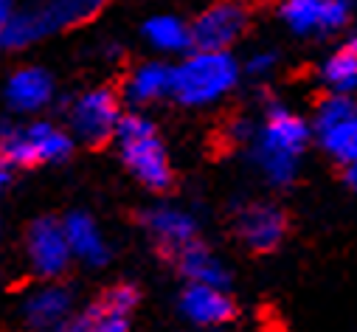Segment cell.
<instances>
[{"instance_id": "obj_9", "label": "cell", "mask_w": 357, "mask_h": 332, "mask_svg": "<svg viewBox=\"0 0 357 332\" xmlns=\"http://www.w3.org/2000/svg\"><path fill=\"white\" fill-rule=\"evenodd\" d=\"M29 259L31 268L43 276V279H56L68 271L73 254L65 236V225L56 222L54 217H43L37 222H31L29 228Z\"/></svg>"}, {"instance_id": "obj_20", "label": "cell", "mask_w": 357, "mask_h": 332, "mask_svg": "<svg viewBox=\"0 0 357 332\" xmlns=\"http://www.w3.org/2000/svg\"><path fill=\"white\" fill-rule=\"evenodd\" d=\"M324 0H284L282 17L296 34H312L321 26Z\"/></svg>"}, {"instance_id": "obj_21", "label": "cell", "mask_w": 357, "mask_h": 332, "mask_svg": "<svg viewBox=\"0 0 357 332\" xmlns=\"http://www.w3.org/2000/svg\"><path fill=\"white\" fill-rule=\"evenodd\" d=\"M349 0H324V12H321V26L318 31H340L349 23Z\"/></svg>"}, {"instance_id": "obj_1", "label": "cell", "mask_w": 357, "mask_h": 332, "mask_svg": "<svg viewBox=\"0 0 357 332\" xmlns=\"http://www.w3.org/2000/svg\"><path fill=\"white\" fill-rule=\"evenodd\" d=\"M307 141H310V130L304 119H298L284 107H273L253 138V160L259 163L261 175L271 183L287 186L296 178Z\"/></svg>"}, {"instance_id": "obj_7", "label": "cell", "mask_w": 357, "mask_h": 332, "mask_svg": "<svg viewBox=\"0 0 357 332\" xmlns=\"http://www.w3.org/2000/svg\"><path fill=\"white\" fill-rule=\"evenodd\" d=\"M68 121H70V133L84 144L107 141L110 135H116L119 121H121V110H119L116 93L107 91V88H96V91L82 93L70 105Z\"/></svg>"}, {"instance_id": "obj_11", "label": "cell", "mask_w": 357, "mask_h": 332, "mask_svg": "<svg viewBox=\"0 0 357 332\" xmlns=\"http://www.w3.org/2000/svg\"><path fill=\"white\" fill-rule=\"evenodd\" d=\"M144 228L152 234V239L160 245L163 254H172L177 257L183 251L186 245L195 242L197 236V225L195 220L181 211V209H169V206H158V209H149L144 217H141Z\"/></svg>"}, {"instance_id": "obj_12", "label": "cell", "mask_w": 357, "mask_h": 332, "mask_svg": "<svg viewBox=\"0 0 357 332\" xmlns=\"http://www.w3.org/2000/svg\"><path fill=\"white\" fill-rule=\"evenodd\" d=\"M73 307V296L70 290L59 287V285H48L34 290L26 301H23V321L26 326H31L34 332H45V329H56L68 321Z\"/></svg>"}, {"instance_id": "obj_2", "label": "cell", "mask_w": 357, "mask_h": 332, "mask_svg": "<svg viewBox=\"0 0 357 332\" xmlns=\"http://www.w3.org/2000/svg\"><path fill=\"white\" fill-rule=\"evenodd\" d=\"M239 79V62L228 51H195L172 68V96L189 105L206 107L228 96Z\"/></svg>"}, {"instance_id": "obj_6", "label": "cell", "mask_w": 357, "mask_h": 332, "mask_svg": "<svg viewBox=\"0 0 357 332\" xmlns=\"http://www.w3.org/2000/svg\"><path fill=\"white\" fill-rule=\"evenodd\" d=\"M315 130L321 138V146L340 163H349L357 158V107L349 96L332 93L318 105L315 113Z\"/></svg>"}, {"instance_id": "obj_13", "label": "cell", "mask_w": 357, "mask_h": 332, "mask_svg": "<svg viewBox=\"0 0 357 332\" xmlns=\"http://www.w3.org/2000/svg\"><path fill=\"white\" fill-rule=\"evenodd\" d=\"M181 312L186 318H192L195 324L203 326H217L225 324L236 315V307L231 301V296L220 287H208V285H189L181 296Z\"/></svg>"}, {"instance_id": "obj_19", "label": "cell", "mask_w": 357, "mask_h": 332, "mask_svg": "<svg viewBox=\"0 0 357 332\" xmlns=\"http://www.w3.org/2000/svg\"><path fill=\"white\" fill-rule=\"evenodd\" d=\"M321 76L329 91L346 96L349 91L357 88V54H351L349 48L337 51L335 56L326 59V65L321 68Z\"/></svg>"}, {"instance_id": "obj_25", "label": "cell", "mask_w": 357, "mask_h": 332, "mask_svg": "<svg viewBox=\"0 0 357 332\" xmlns=\"http://www.w3.org/2000/svg\"><path fill=\"white\" fill-rule=\"evenodd\" d=\"M9 183H12V166L0 163V195H3V192L9 189Z\"/></svg>"}, {"instance_id": "obj_10", "label": "cell", "mask_w": 357, "mask_h": 332, "mask_svg": "<svg viewBox=\"0 0 357 332\" xmlns=\"http://www.w3.org/2000/svg\"><path fill=\"white\" fill-rule=\"evenodd\" d=\"M236 234L242 236V242L256 254H271L282 245L284 234H287V220L276 206H248L239 217H236Z\"/></svg>"}, {"instance_id": "obj_8", "label": "cell", "mask_w": 357, "mask_h": 332, "mask_svg": "<svg viewBox=\"0 0 357 332\" xmlns=\"http://www.w3.org/2000/svg\"><path fill=\"white\" fill-rule=\"evenodd\" d=\"M248 26V9L242 0H222L206 9L192 26V45L200 51H228Z\"/></svg>"}, {"instance_id": "obj_18", "label": "cell", "mask_w": 357, "mask_h": 332, "mask_svg": "<svg viewBox=\"0 0 357 332\" xmlns=\"http://www.w3.org/2000/svg\"><path fill=\"white\" fill-rule=\"evenodd\" d=\"M146 43L160 54H181L192 45V29L174 15H155L144 23Z\"/></svg>"}, {"instance_id": "obj_5", "label": "cell", "mask_w": 357, "mask_h": 332, "mask_svg": "<svg viewBox=\"0 0 357 332\" xmlns=\"http://www.w3.org/2000/svg\"><path fill=\"white\" fill-rule=\"evenodd\" d=\"M70 146H73L70 135L48 121L0 130V163L6 166L56 163L70 155Z\"/></svg>"}, {"instance_id": "obj_15", "label": "cell", "mask_w": 357, "mask_h": 332, "mask_svg": "<svg viewBox=\"0 0 357 332\" xmlns=\"http://www.w3.org/2000/svg\"><path fill=\"white\" fill-rule=\"evenodd\" d=\"M65 236L70 245V254L87 265H105L110 251H107V242L99 231V225L93 222V217H87L82 211H73L65 217Z\"/></svg>"}, {"instance_id": "obj_3", "label": "cell", "mask_w": 357, "mask_h": 332, "mask_svg": "<svg viewBox=\"0 0 357 332\" xmlns=\"http://www.w3.org/2000/svg\"><path fill=\"white\" fill-rule=\"evenodd\" d=\"M119 152L127 163V169L149 189H166L172 183V166L158 130L144 116H124L116 130Z\"/></svg>"}, {"instance_id": "obj_27", "label": "cell", "mask_w": 357, "mask_h": 332, "mask_svg": "<svg viewBox=\"0 0 357 332\" xmlns=\"http://www.w3.org/2000/svg\"><path fill=\"white\" fill-rule=\"evenodd\" d=\"M346 48H349V51H351V54H357V34H354V37H351V40H349V43H346Z\"/></svg>"}, {"instance_id": "obj_14", "label": "cell", "mask_w": 357, "mask_h": 332, "mask_svg": "<svg viewBox=\"0 0 357 332\" xmlns=\"http://www.w3.org/2000/svg\"><path fill=\"white\" fill-rule=\"evenodd\" d=\"M54 96V82L43 68H20L6 82V102L20 113L43 110Z\"/></svg>"}, {"instance_id": "obj_16", "label": "cell", "mask_w": 357, "mask_h": 332, "mask_svg": "<svg viewBox=\"0 0 357 332\" xmlns=\"http://www.w3.org/2000/svg\"><path fill=\"white\" fill-rule=\"evenodd\" d=\"M177 265H181V273L192 285H208V287H220V290H225V285H228V273L220 265V259L197 239L177 254Z\"/></svg>"}, {"instance_id": "obj_24", "label": "cell", "mask_w": 357, "mask_h": 332, "mask_svg": "<svg viewBox=\"0 0 357 332\" xmlns=\"http://www.w3.org/2000/svg\"><path fill=\"white\" fill-rule=\"evenodd\" d=\"M15 17V0H0V29Z\"/></svg>"}, {"instance_id": "obj_26", "label": "cell", "mask_w": 357, "mask_h": 332, "mask_svg": "<svg viewBox=\"0 0 357 332\" xmlns=\"http://www.w3.org/2000/svg\"><path fill=\"white\" fill-rule=\"evenodd\" d=\"M346 181H349V183L357 189V158L346 163Z\"/></svg>"}, {"instance_id": "obj_17", "label": "cell", "mask_w": 357, "mask_h": 332, "mask_svg": "<svg viewBox=\"0 0 357 332\" xmlns=\"http://www.w3.org/2000/svg\"><path fill=\"white\" fill-rule=\"evenodd\" d=\"M166 93H172V65L166 62H146L127 79V99L135 105H149Z\"/></svg>"}, {"instance_id": "obj_4", "label": "cell", "mask_w": 357, "mask_h": 332, "mask_svg": "<svg viewBox=\"0 0 357 332\" xmlns=\"http://www.w3.org/2000/svg\"><path fill=\"white\" fill-rule=\"evenodd\" d=\"M105 0H45L43 6L15 15L0 29V51H17L40 37H48L65 26L91 17Z\"/></svg>"}, {"instance_id": "obj_23", "label": "cell", "mask_w": 357, "mask_h": 332, "mask_svg": "<svg viewBox=\"0 0 357 332\" xmlns=\"http://www.w3.org/2000/svg\"><path fill=\"white\" fill-rule=\"evenodd\" d=\"M45 332H99V326H96L91 310H87L84 315H79V318H73V321H65L62 326H56V329H45Z\"/></svg>"}, {"instance_id": "obj_22", "label": "cell", "mask_w": 357, "mask_h": 332, "mask_svg": "<svg viewBox=\"0 0 357 332\" xmlns=\"http://www.w3.org/2000/svg\"><path fill=\"white\" fill-rule=\"evenodd\" d=\"M273 68H276V54H271V51H256L248 62H245V70L250 73V76H267V73H273Z\"/></svg>"}]
</instances>
